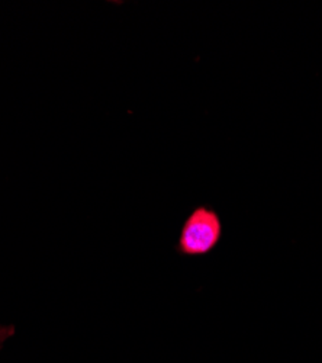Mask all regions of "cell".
<instances>
[{
  "instance_id": "cell-1",
  "label": "cell",
  "mask_w": 322,
  "mask_h": 363,
  "mask_svg": "<svg viewBox=\"0 0 322 363\" xmlns=\"http://www.w3.org/2000/svg\"><path fill=\"white\" fill-rule=\"evenodd\" d=\"M224 227L219 214L207 205L196 206L182 225L178 250L182 256H207L222 240Z\"/></svg>"
},
{
  "instance_id": "cell-2",
  "label": "cell",
  "mask_w": 322,
  "mask_h": 363,
  "mask_svg": "<svg viewBox=\"0 0 322 363\" xmlns=\"http://www.w3.org/2000/svg\"><path fill=\"white\" fill-rule=\"evenodd\" d=\"M13 333L12 328H0V343H2L5 339H8Z\"/></svg>"
}]
</instances>
